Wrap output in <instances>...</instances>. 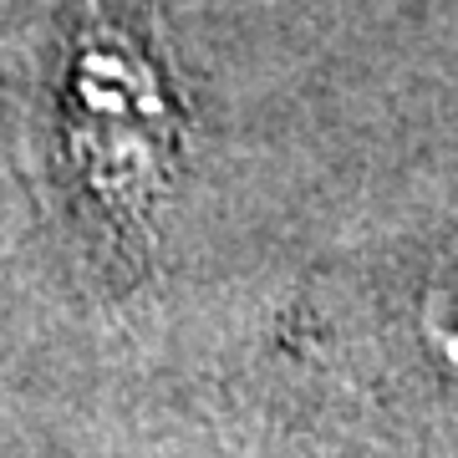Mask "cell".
Segmentation results:
<instances>
[{
    "label": "cell",
    "mask_w": 458,
    "mask_h": 458,
    "mask_svg": "<svg viewBox=\"0 0 458 458\" xmlns=\"http://www.w3.org/2000/svg\"><path fill=\"white\" fill-rule=\"evenodd\" d=\"M403 331L418 367L443 393L458 397V229L423 260L412 295L403 306Z\"/></svg>",
    "instance_id": "cell-1"
}]
</instances>
